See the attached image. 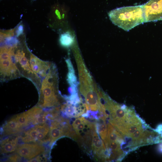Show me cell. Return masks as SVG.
Instances as JSON below:
<instances>
[{
	"mask_svg": "<svg viewBox=\"0 0 162 162\" xmlns=\"http://www.w3.org/2000/svg\"><path fill=\"white\" fill-rule=\"evenodd\" d=\"M30 64L32 70L37 77L38 75L45 77L52 66L49 62L40 60L32 53L30 55Z\"/></svg>",
	"mask_w": 162,
	"mask_h": 162,
	"instance_id": "obj_6",
	"label": "cell"
},
{
	"mask_svg": "<svg viewBox=\"0 0 162 162\" xmlns=\"http://www.w3.org/2000/svg\"><path fill=\"white\" fill-rule=\"evenodd\" d=\"M158 149L159 151L161 153H162V142L159 145Z\"/></svg>",
	"mask_w": 162,
	"mask_h": 162,
	"instance_id": "obj_27",
	"label": "cell"
},
{
	"mask_svg": "<svg viewBox=\"0 0 162 162\" xmlns=\"http://www.w3.org/2000/svg\"><path fill=\"white\" fill-rule=\"evenodd\" d=\"M19 155L14 154L12 155L8 158V160L10 162H18L21 160V158Z\"/></svg>",
	"mask_w": 162,
	"mask_h": 162,
	"instance_id": "obj_23",
	"label": "cell"
},
{
	"mask_svg": "<svg viewBox=\"0 0 162 162\" xmlns=\"http://www.w3.org/2000/svg\"><path fill=\"white\" fill-rule=\"evenodd\" d=\"M15 62L19 63L25 72L29 74H34L36 76L32 70L28 60L25 56V53L23 51L17 50L16 53H15Z\"/></svg>",
	"mask_w": 162,
	"mask_h": 162,
	"instance_id": "obj_11",
	"label": "cell"
},
{
	"mask_svg": "<svg viewBox=\"0 0 162 162\" xmlns=\"http://www.w3.org/2000/svg\"><path fill=\"white\" fill-rule=\"evenodd\" d=\"M59 41L62 46L64 47H68L73 43V39L70 34L67 32L61 35Z\"/></svg>",
	"mask_w": 162,
	"mask_h": 162,
	"instance_id": "obj_18",
	"label": "cell"
},
{
	"mask_svg": "<svg viewBox=\"0 0 162 162\" xmlns=\"http://www.w3.org/2000/svg\"><path fill=\"white\" fill-rule=\"evenodd\" d=\"M57 75L53 65L42 82L40 91L39 104L43 108L51 107L59 104L57 93Z\"/></svg>",
	"mask_w": 162,
	"mask_h": 162,
	"instance_id": "obj_3",
	"label": "cell"
},
{
	"mask_svg": "<svg viewBox=\"0 0 162 162\" xmlns=\"http://www.w3.org/2000/svg\"><path fill=\"white\" fill-rule=\"evenodd\" d=\"M22 128L12 117L3 125L2 130L5 135H10L20 132Z\"/></svg>",
	"mask_w": 162,
	"mask_h": 162,
	"instance_id": "obj_12",
	"label": "cell"
},
{
	"mask_svg": "<svg viewBox=\"0 0 162 162\" xmlns=\"http://www.w3.org/2000/svg\"><path fill=\"white\" fill-rule=\"evenodd\" d=\"M68 70L67 75V80L70 87L78 88V82L75 74L73 65L69 59L66 60Z\"/></svg>",
	"mask_w": 162,
	"mask_h": 162,
	"instance_id": "obj_15",
	"label": "cell"
},
{
	"mask_svg": "<svg viewBox=\"0 0 162 162\" xmlns=\"http://www.w3.org/2000/svg\"><path fill=\"white\" fill-rule=\"evenodd\" d=\"M39 131L34 126L24 132V135L20 136L22 142L28 143L31 142H38V136Z\"/></svg>",
	"mask_w": 162,
	"mask_h": 162,
	"instance_id": "obj_14",
	"label": "cell"
},
{
	"mask_svg": "<svg viewBox=\"0 0 162 162\" xmlns=\"http://www.w3.org/2000/svg\"><path fill=\"white\" fill-rule=\"evenodd\" d=\"M106 118L103 115L96 120L95 125L96 130L103 140L105 139L107 133V126L106 122Z\"/></svg>",
	"mask_w": 162,
	"mask_h": 162,
	"instance_id": "obj_13",
	"label": "cell"
},
{
	"mask_svg": "<svg viewBox=\"0 0 162 162\" xmlns=\"http://www.w3.org/2000/svg\"><path fill=\"white\" fill-rule=\"evenodd\" d=\"M15 36L18 37L22 35L24 32V26L22 23H20L15 28Z\"/></svg>",
	"mask_w": 162,
	"mask_h": 162,
	"instance_id": "obj_21",
	"label": "cell"
},
{
	"mask_svg": "<svg viewBox=\"0 0 162 162\" xmlns=\"http://www.w3.org/2000/svg\"><path fill=\"white\" fill-rule=\"evenodd\" d=\"M49 133L51 138L49 143L50 146H51L58 139L65 136L62 126L56 119L51 122Z\"/></svg>",
	"mask_w": 162,
	"mask_h": 162,
	"instance_id": "obj_8",
	"label": "cell"
},
{
	"mask_svg": "<svg viewBox=\"0 0 162 162\" xmlns=\"http://www.w3.org/2000/svg\"><path fill=\"white\" fill-rule=\"evenodd\" d=\"M48 115L47 111L44 112L38 116L32 123L33 125L42 124L45 123L48 120L47 116Z\"/></svg>",
	"mask_w": 162,
	"mask_h": 162,
	"instance_id": "obj_19",
	"label": "cell"
},
{
	"mask_svg": "<svg viewBox=\"0 0 162 162\" xmlns=\"http://www.w3.org/2000/svg\"><path fill=\"white\" fill-rule=\"evenodd\" d=\"M61 110L63 116L70 118L75 117L76 111L74 106L69 102H67L62 105Z\"/></svg>",
	"mask_w": 162,
	"mask_h": 162,
	"instance_id": "obj_16",
	"label": "cell"
},
{
	"mask_svg": "<svg viewBox=\"0 0 162 162\" xmlns=\"http://www.w3.org/2000/svg\"><path fill=\"white\" fill-rule=\"evenodd\" d=\"M15 62V56L11 53L10 56L0 58L1 76L4 80L13 79L18 76L19 72Z\"/></svg>",
	"mask_w": 162,
	"mask_h": 162,
	"instance_id": "obj_4",
	"label": "cell"
},
{
	"mask_svg": "<svg viewBox=\"0 0 162 162\" xmlns=\"http://www.w3.org/2000/svg\"><path fill=\"white\" fill-rule=\"evenodd\" d=\"M13 118L22 128L26 127L31 123L32 124L35 117L32 109L14 116Z\"/></svg>",
	"mask_w": 162,
	"mask_h": 162,
	"instance_id": "obj_9",
	"label": "cell"
},
{
	"mask_svg": "<svg viewBox=\"0 0 162 162\" xmlns=\"http://www.w3.org/2000/svg\"><path fill=\"white\" fill-rule=\"evenodd\" d=\"M162 9V0H158Z\"/></svg>",
	"mask_w": 162,
	"mask_h": 162,
	"instance_id": "obj_28",
	"label": "cell"
},
{
	"mask_svg": "<svg viewBox=\"0 0 162 162\" xmlns=\"http://www.w3.org/2000/svg\"><path fill=\"white\" fill-rule=\"evenodd\" d=\"M44 147L41 144L36 143L22 144L18 145L16 150L21 157L28 160L44 153Z\"/></svg>",
	"mask_w": 162,
	"mask_h": 162,
	"instance_id": "obj_5",
	"label": "cell"
},
{
	"mask_svg": "<svg viewBox=\"0 0 162 162\" xmlns=\"http://www.w3.org/2000/svg\"><path fill=\"white\" fill-rule=\"evenodd\" d=\"M85 120L84 121L82 122L80 124H79L77 126L76 128L74 130L76 133L79 130H82L83 129L84 127Z\"/></svg>",
	"mask_w": 162,
	"mask_h": 162,
	"instance_id": "obj_26",
	"label": "cell"
},
{
	"mask_svg": "<svg viewBox=\"0 0 162 162\" xmlns=\"http://www.w3.org/2000/svg\"><path fill=\"white\" fill-rule=\"evenodd\" d=\"M46 158L43 155V156L42 157L40 155L35 157L34 158H32L28 160V162H42L46 161Z\"/></svg>",
	"mask_w": 162,
	"mask_h": 162,
	"instance_id": "obj_22",
	"label": "cell"
},
{
	"mask_svg": "<svg viewBox=\"0 0 162 162\" xmlns=\"http://www.w3.org/2000/svg\"><path fill=\"white\" fill-rule=\"evenodd\" d=\"M80 85V96L85 99L91 110L98 111L99 108L98 88L85 64L81 60H76Z\"/></svg>",
	"mask_w": 162,
	"mask_h": 162,
	"instance_id": "obj_2",
	"label": "cell"
},
{
	"mask_svg": "<svg viewBox=\"0 0 162 162\" xmlns=\"http://www.w3.org/2000/svg\"><path fill=\"white\" fill-rule=\"evenodd\" d=\"M15 28L7 30H2L0 32V41H2L5 38L14 36Z\"/></svg>",
	"mask_w": 162,
	"mask_h": 162,
	"instance_id": "obj_20",
	"label": "cell"
},
{
	"mask_svg": "<svg viewBox=\"0 0 162 162\" xmlns=\"http://www.w3.org/2000/svg\"><path fill=\"white\" fill-rule=\"evenodd\" d=\"M85 119L83 117L76 119L72 124L73 128L75 130L77 126L82 122L84 121Z\"/></svg>",
	"mask_w": 162,
	"mask_h": 162,
	"instance_id": "obj_24",
	"label": "cell"
},
{
	"mask_svg": "<svg viewBox=\"0 0 162 162\" xmlns=\"http://www.w3.org/2000/svg\"><path fill=\"white\" fill-rule=\"evenodd\" d=\"M92 149L94 153L99 159L104 160V152L106 150L104 142L100 138L96 130L92 134Z\"/></svg>",
	"mask_w": 162,
	"mask_h": 162,
	"instance_id": "obj_7",
	"label": "cell"
},
{
	"mask_svg": "<svg viewBox=\"0 0 162 162\" xmlns=\"http://www.w3.org/2000/svg\"><path fill=\"white\" fill-rule=\"evenodd\" d=\"M17 37L15 36L7 37L0 41L1 46H6L9 47H15L19 43Z\"/></svg>",
	"mask_w": 162,
	"mask_h": 162,
	"instance_id": "obj_17",
	"label": "cell"
},
{
	"mask_svg": "<svg viewBox=\"0 0 162 162\" xmlns=\"http://www.w3.org/2000/svg\"><path fill=\"white\" fill-rule=\"evenodd\" d=\"M108 15L113 23L127 31L145 22L143 5L117 8Z\"/></svg>",
	"mask_w": 162,
	"mask_h": 162,
	"instance_id": "obj_1",
	"label": "cell"
},
{
	"mask_svg": "<svg viewBox=\"0 0 162 162\" xmlns=\"http://www.w3.org/2000/svg\"><path fill=\"white\" fill-rule=\"evenodd\" d=\"M154 130L157 132L162 138V124L158 125Z\"/></svg>",
	"mask_w": 162,
	"mask_h": 162,
	"instance_id": "obj_25",
	"label": "cell"
},
{
	"mask_svg": "<svg viewBox=\"0 0 162 162\" xmlns=\"http://www.w3.org/2000/svg\"><path fill=\"white\" fill-rule=\"evenodd\" d=\"M20 137L7 138L3 139L1 143V152L2 153H11L16 151L18 146Z\"/></svg>",
	"mask_w": 162,
	"mask_h": 162,
	"instance_id": "obj_10",
	"label": "cell"
}]
</instances>
